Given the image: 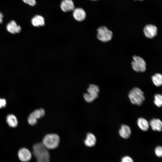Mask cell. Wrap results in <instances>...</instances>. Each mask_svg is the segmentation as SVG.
Instances as JSON below:
<instances>
[{
    "label": "cell",
    "instance_id": "7",
    "mask_svg": "<svg viewBox=\"0 0 162 162\" xmlns=\"http://www.w3.org/2000/svg\"><path fill=\"white\" fill-rule=\"evenodd\" d=\"M18 156L20 160L22 162H28L32 158V154L27 148H22L19 149Z\"/></svg>",
    "mask_w": 162,
    "mask_h": 162
},
{
    "label": "cell",
    "instance_id": "6",
    "mask_svg": "<svg viewBox=\"0 0 162 162\" xmlns=\"http://www.w3.org/2000/svg\"><path fill=\"white\" fill-rule=\"evenodd\" d=\"M44 110L42 108L36 110L32 112L28 117L29 124L31 125H35L37 120L43 117L45 115Z\"/></svg>",
    "mask_w": 162,
    "mask_h": 162
},
{
    "label": "cell",
    "instance_id": "12",
    "mask_svg": "<svg viewBox=\"0 0 162 162\" xmlns=\"http://www.w3.org/2000/svg\"><path fill=\"white\" fill-rule=\"evenodd\" d=\"M131 133V129L128 125L122 124L119 130V134L120 136L124 139L128 138Z\"/></svg>",
    "mask_w": 162,
    "mask_h": 162
},
{
    "label": "cell",
    "instance_id": "10",
    "mask_svg": "<svg viewBox=\"0 0 162 162\" xmlns=\"http://www.w3.org/2000/svg\"><path fill=\"white\" fill-rule=\"evenodd\" d=\"M60 7L64 12L73 10L74 9V4L72 0H63L61 2Z\"/></svg>",
    "mask_w": 162,
    "mask_h": 162
},
{
    "label": "cell",
    "instance_id": "9",
    "mask_svg": "<svg viewBox=\"0 0 162 162\" xmlns=\"http://www.w3.org/2000/svg\"><path fill=\"white\" fill-rule=\"evenodd\" d=\"M6 28L8 32L13 34L19 33L21 30V27L14 20L11 21L7 24Z\"/></svg>",
    "mask_w": 162,
    "mask_h": 162
},
{
    "label": "cell",
    "instance_id": "13",
    "mask_svg": "<svg viewBox=\"0 0 162 162\" xmlns=\"http://www.w3.org/2000/svg\"><path fill=\"white\" fill-rule=\"evenodd\" d=\"M149 124L151 128L154 131H160L162 129V122L158 118H153L149 122Z\"/></svg>",
    "mask_w": 162,
    "mask_h": 162
},
{
    "label": "cell",
    "instance_id": "11",
    "mask_svg": "<svg viewBox=\"0 0 162 162\" xmlns=\"http://www.w3.org/2000/svg\"><path fill=\"white\" fill-rule=\"evenodd\" d=\"M73 16L75 19L79 21H83L86 17V13L83 9L77 8L73 10Z\"/></svg>",
    "mask_w": 162,
    "mask_h": 162
},
{
    "label": "cell",
    "instance_id": "14",
    "mask_svg": "<svg viewBox=\"0 0 162 162\" xmlns=\"http://www.w3.org/2000/svg\"><path fill=\"white\" fill-rule=\"evenodd\" d=\"M31 22L35 27L43 26L45 25V20L44 17L40 15H36L31 20Z\"/></svg>",
    "mask_w": 162,
    "mask_h": 162
},
{
    "label": "cell",
    "instance_id": "22",
    "mask_svg": "<svg viewBox=\"0 0 162 162\" xmlns=\"http://www.w3.org/2000/svg\"><path fill=\"white\" fill-rule=\"evenodd\" d=\"M155 153L157 156L159 157L162 156V148L161 146H157L155 149Z\"/></svg>",
    "mask_w": 162,
    "mask_h": 162
},
{
    "label": "cell",
    "instance_id": "18",
    "mask_svg": "<svg viewBox=\"0 0 162 162\" xmlns=\"http://www.w3.org/2000/svg\"><path fill=\"white\" fill-rule=\"evenodd\" d=\"M152 79L153 84L156 86L159 87L162 85V76L161 74L157 73L153 75Z\"/></svg>",
    "mask_w": 162,
    "mask_h": 162
},
{
    "label": "cell",
    "instance_id": "17",
    "mask_svg": "<svg viewBox=\"0 0 162 162\" xmlns=\"http://www.w3.org/2000/svg\"><path fill=\"white\" fill-rule=\"evenodd\" d=\"M6 121L8 125L11 127L15 128L18 125L17 119L16 116L13 114H10L8 115Z\"/></svg>",
    "mask_w": 162,
    "mask_h": 162
},
{
    "label": "cell",
    "instance_id": "1",
    "mask_svg": "<svg viewBox=\"0 0 162 162\" xmlns=\"http://www.w3.org/2000/svg\"><path fill=\"white\" fill-rule=\"evenodd\" d=\"M48 149L42 142L33 146V154L37 162H50V156Z\"/></svg>",
    "mask_w": 162,
    "mask_h": 162
},
{
    "label": "cell",
    "instance_id": "26",
    "mask_svg": "<svg viewBox=\"0 0 162 162\" xmlns=\"http://www.w3.org/2000/svg\"><path fill=\"white\" fill-rule=\"evenodd\" d=\"M4 16L3 14L0 12V24L2 23L3 22V18Z\"/></svg>",
    "mask_w": 162,
    "mask_h": 162
},
{
    "label": "cell",
    "instance_id": "3",
    "mask_svg": "<svg viewBox=\"0 0 162 162\" xmlns=\"http://www.w3.org/2000/svg\"><path fill=\"white\" fill-rule=\"evenodd\" d=\"M60 142L59 137L55 134L46 135L43 140L42 143L48 149H54L58 147Z\"/></svg>",
    "mask_w": 162,
    "mask_h": 162
},
{
    "label": "cell",
    "instance_id": "21",
    "mask_svg": "<svg viewBox=\"0 0 162 162\" xmlns=\"http://www.w3.org/2000/svg\"><path fill=\"white\" fill-rule=\"evenodd\" d=\"M98 96L93 95L88 93H85L83 95L84 98L86 101L89 103L93 101Z\"/></svg>",
    "mask_w": 162,
    "mask_h": 162
},
{
    "label": "cell",
    "instance_id": "25",
    "mask_svg": "<svg viewBox=\"0 0 162 162\" xmlns=\"http://www.w3.org/2000/svg\"><path fill=\"white\" fill-rule=\"evenodd\" d=\"M6 105V100L3 98H0V108H2L5 107Z\"/></svg>",
    "mask_w": 162,
    "mask_h": 162
},
{
    "label": "cell",
    "instance_id": "23",
    "mask_svg": "<svg viewBox=\"0 0 162 162\" xmlns=\"http://www.w3.org/2000/svg\"><path fill=\"white\" fill-rule=\"evenodd\" d=\"M25 3L31 6H35L36 3L35 0H22Z\"/></svg>",
    "mask_w": 162,
    "mask_h": 162
},
{
    "label": "cell",
    "instance_id": "27",
    "mask_svg": "<svg viewBox=\"0 0 162 162\" xmlns=\"http://www.w3.org/2000/svg\"><path fill=\"white\" fill-rule=\"evenodd\" d=\"M139 1H143L144 0H139Z\"/></svg>",
    "mask_w": 162,
    "mask_h": 162
},
{
    "label": "cell",
    "instance_id": "24",
    "mask_svg": "<svg viewBox=\"0 0 162 162\" xmlns=\"http://www.w3.org/2000/svg\"><path fill=\"white\" fill-rule=\"evenodd\" d=\"M121 162H134V161L130 157L125 156L122 158Z\"/></svg>",
    "mask_w": 162,
    "mask_h": 162
},
{
    "label": "cell",
    "instance_id": "19",
    "mask_svg": "<svg viewBox=\"0 0 162 162\" xmlns=\"http://www.w3.org/2000/svg\"><path fill=\"white\" fill-rule=\"evenodd\" d=\"M88 93L98 96V94L100 91L99 87L94 84H90L87 89Z\"/></svg>",
    "mask_w": 162,
    "mask_h": 162
},
{
    "label": "cell",
    "instance_id": "8",
    "mask_svg": "<svg viewBox=\"0 0 162 162\" xmlns=\"http://www.w3.org/2000/svg\"><path fill=\"white\" fill-rule=\"evenodd\" d=\"M158 29L156 26L151 24L146 25L143 28L145 36L148 38L152 39L157 34Z\"/></svg>",
    "mask_w": 162,
    "mask_h": 162
},
{
    "label": "cell",
    "instance_id": "4",
    "mask_svg": "<svg viewBox=\"0 0 162 162\" xmlns=\"http://www.w3.org/2000/svg\"><path fill=\"white\" fill-rule=\"evenodd\" d=\"M97 38L102 42H106L110 40L112 38V33L105 26L99 27L97 29Z\"/></svg>",
    "mask_w": 162,
    "mask_h": 162
},
{
    "label": "cell",
    "instance_id": "15",
    "mask_svg": "<svg viewBox=\"0 0 162 162\" xmlns=\"http://www.w3.org/2000/svg\"><path fill=\"white\" fill-rule=\"evenodd\" d=\"M96 142V139L95 136L91 133H88L86 138L84 141L85 145L88 147H91L94 146Z\"/></svg>",
    "mask_w": 162,
    "mask_h": 162
},
{
    "label": "cell",
    "instance_id": "2",
    "mask_svg": "<svg viewBox=\"0 0 162 162\" xmlns=\"http://www.w3.org/2000/svg\"><path fill=\"white\" fill-rule=\"evenodd\" d=\"M128 97L133 104L141 106L145 100L144 93L140 88L135 87L129 92Z\"/></svg>",
    "mask_w": 162,
    "mask_h": 162
},
{
    "label": "cell",
    "instance_id": "5",
    "mask_svg": "<svg viewBox=\"0 0 162 162\" xmlns=\"http://www.w3.org/2000/svg\"><path fill=\"white\" fill-rule=\"evenodd\" d=\"M133 61L131 64L133 69L137 72H144L146 70V64L144 60L141 57L134 56Z\"/></svg>",
    "mask_w": 162,
    "mask_h": 162
},
{
    "label": "cell",
    "instance_id": "28",
    "mask_svg": "<svg viewBox=\"0 0 162 162\" xmlns=\"http://www.w3.org/2000/svg\"><path fill=\"white\" fill-rule=\"evenodd\" d=\"M92 0L95 1V0Z\"/></svg>",
    "mask_w": 162,
    "mask_h": 162
},
{
    "label": "cell",
    "instance_id": "20",
    "mask_svg": "<svg viewBox=\"0 0 162 162\" xmlns=\"http://www.w3.org/2000/svg\"><path fill=\"white\" fill-rule=\"evenodd\" d=\"M154 103L157 107H160L162 105V95L159 94H157L154 96Z\"/></svg>",
    "mask_w": 162,
    "mask_h": 162
},
{
    "label": "cell",
    "instance_id": "16",
    "mask_svg": "<svg viewBox=\"0 0 162 162\" xmlns=\"http://www.w3.org/2000/svg\"><path fill=\"white\" fill-rule=\"evenodd\" d=\"M137 124L139 128L143 131H147L149 129V123L144 118H139L137 120Z\"/></svg>",
    "mask_w": 162,
    "mask_h": 162
}]
</instances>
